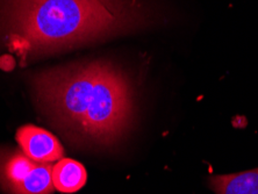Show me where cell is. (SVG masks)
I'll list each match as a JSON object with an SVG mask.
<instances>
[{
	"mask_svg": "<svg viewBox=\"0 0 258 194\" xmlns=\"http://www.w3.org/2000/svg\"><path fill=\"white\" fill-rule=\"evenodd\" d=\"M30 87L44 115L75 143L112 146L128 132L135 116L131 79L108 60L36 72Z\"/></svg>",
	"mask_w": 258,
	"mask_h": 194,
	"instance_id": "cell-1",
	"label": "cell"
},
{
	"mask_svg": "<svg viewBox=\"0 0 258 194\" xmlns=\"http://www.w3.org/2000/svg\"><path fill=\"white\" fill-rule=\"evenodd\" d=\"M146 22L140 0H0V33L24 64Z\"/></svg>",
	"mask_w": 258,
	"mask_h": 194,
	"instance_id": "cell-2",
	"label": "cell"
},
{
	"mask_svg": "<svg viewBox=\"0 0 258 194\" xmlns=\"http://www.w3.org/2000/svg\"><path fill=\"white\" fill-rule=\"evenodd\" d=\"M15 139L22 153L36 163H54L64 156L58 139L36 125H22L18 129Z\"/></svg>",
	"mask_w": 258,
	"mask_h": 194,
	"instance_id": "cell-3",
	"label": "cell"
},
{
	"mask_svg": "<svg viewBox=\"0 0 258 194\" xmlns=\"http://www.w3.org/2000/svg\"><path fill=\"white\" fill-rule=\"evenodd\" d=\"M35 164L21 149H0V189L14 194Z\"/></svg>",
	"mask_w": 258,
	"mask_h": 194,
	"instance_id": "cell-4",
	"label": "cell"
},
{
	"mask_svg": "<svg viewBox=\"0 0 258 194\" xmlns=\"http://www.w3.org/2000/svg\"><path fill=\"white\" fill-rule=\"evenodd\" d=\"M215 194H258V167L243 172L216 174L208 179Z\"/></svg>",
	"mask_w": 258,
	"mask_h": 194,
	"instance_id": "cell-5",
	"label": "cell"
},
{
	"mask_svg": "<svg viewBox=\"0 0 258 194\" xmlns=\"http://www.w3.org/2000/svg\"><path fill=\"white\" fill-rule=\"evenodd\" d=\"M87 180L84 165L75 159L62 158L52 165V182L56 191L75 193L83 188Z\"/></svg>",
	"mask_w": 258,
	"mask_h": 194,
	"instance_id": "cell-6",
	"label": "cell"
},
{
	"mask_svg": "<svg viewBox=\"0 0 258 194\" xmlns=\"http://www.w3.org/2000/svg\"><path fill=\"white\" fill-rule=\"evenodd\" d=\"M54 189L51 163H36L14 194H51Z\"/></svg>",
	"mask_w": 258,
	"mask_h": 194,
	"instance_id": "cell-7",
	"label": "cell"
}]
</instances>
